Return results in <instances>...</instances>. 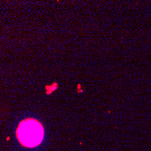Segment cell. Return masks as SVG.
Returning a JSON list of instances; mask_svg holds the SVG:
<instances>
[{"label": "cell", "instance_id": "6da1fadb", "mask_svg": "<svg viewBox=\"0 0 151 151\" xmlns=\"http://www.w3.org/2000/svg\"><path fill=\"white\" fill-rule=\"evenodd\" d=\"M44 128L35 119H26L19 124L17 136L19 142L26 147H35L44 139Z\"/></svg>", "mask_w": 151, "mask_h": 151}]
</instances>
